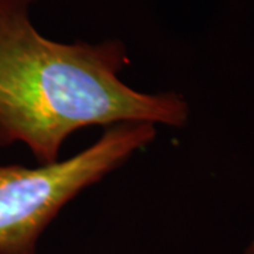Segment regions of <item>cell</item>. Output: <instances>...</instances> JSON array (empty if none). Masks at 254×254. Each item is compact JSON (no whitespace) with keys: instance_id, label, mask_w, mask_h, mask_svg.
Instances as JSON below:
<instances>
[{"instance_id":"1","label":"cell","mask_w":254,"mask_h":254,"mask_svg":"<svg viewBox=\"0 0 254 254\" xmlns=\"http://www.w3.org/2000/svg\"><path fill=\"white\" fill-rule=\"evenodd\" d=\"M37 1L0 0V147L23 143L48 165L60 161L64 141L79 128L187 125L182 95L143 93L119 78L128 63L123 43L50 40L31 21Z\"/></svg>"},{"instance_id":"2","label":"cell","mask_w":254,"mask_h":254,"mask_svg":"<svg viewBox=\"0 0 254 254\" xmlns=\"http://www.w3.org/2000/svg\"><path fill=\"white\" fill-rule=\"evenodd\" d=\"M147 122L106 127L91 147L65 161L27 168L0 165V254H36L60 210L155 138Z\"/></svg>"},{"instance_id":"3","label":"cell","mask_w":254,"mask_h":254,"mask_svg":"<svg viewBox=\"0 0 254 254\" xmlns=\"http://www.w3.org/2000/svg\"><path fill=\"white\" fill-rule=\"evenodd\" d=\"M245 254H254V237L252 239V242L249 243V246L246 247Z\"/></svg>"}]
</instances>
